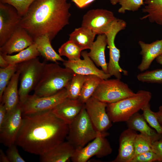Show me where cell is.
I'll use <instances>...</instances> for the list:
<instances>
[{
  "instance_id": "cell-5",
  "label": "cell",
  "mask_w": 162,
  "mask_h": 162,
  "mask_svg": "<svg viewBox=\"0 0 162 162\" xmlns=\"http://www.w3.org/2000/svg\"><path fill=\"white\" fill-rule=\"evenodd\" d=\"M68 127L66 139L76 149L84 147L98 134L84 106L79 114L68 124Z\"/></svg>"
},
{
  "instance_id": "cell-23",
  "label": "cell",
  "mask_w": 162,
  "mask_h": 162,
  "mask_svg": "<svg viewBox=\"0 0 162 162\" xmlns=\"http://www.w3.org/2000/svg\"><path fill=\"white\" fill-rule=\"evenodd\" d=\"M128 128L138 131L148 138L152 142L159 140L162 137L160 134L147 124L142 114L139 112L133 115L126 122Z\"/></svg>"
},
{
  "instance_id": "cell-45",
  "label": "cell",
  "mask_w": 162,
  "mask_h": 162,
  "mask_svg": "<svg viewBox=\"0 0 162 162\" xmlns=\"http://www.w3.org/2000/svg\"><path fill=\"white\" fill-rule=\"evenodd\" d=\"M157 62L162 65V53L156 58Z\"/></svg>"
},
{
  "instance_id": "cell-34",
  "label": "cell",
  "mask_w": 162,
  "mask_h": 162,
  "mask_svg": "<svg viewBox=\"0 0 162 162\" xmlns=\"http://www.w3.org/2000/svg\"><path fill=\"white\" fill-rule=\"evenodd\" d=\"M152 143L151 140L146 136L141 133L137 134L135 141L134 156L148 151H152Z\"/></svg>"
},
{
  "instance_id": "cell-13",
  "label": "cell",
  "mask_w": 162,
  "mask_h": 162,
  "mask_svg": "<svg viewBox=\"0 0 162 162\" xmlns=\"http://www.w3.org/2000/svg\"><path fill=\"white\" fill-rule=\"evenodd\" d=\"M107 104L91 97L85 103L84 107L98 132L105 133L112 126L106 111Z\"/></svg>"
},
{
  "instance_id": "cell-16",
  "label": "cell",
  "mask_w": 162,
  "mask_h": 162,
  "mask_svg": "<svg viewBox=\"0 0 162 162\" xmlns=\"http://www.w3.org/2000/svg\"><path fill=\"white\" fill-rule=\"evenodd\" d=\"M33 43V38L25 29L19 26L5 43L0 47V53L10 55L18 52Z\"/></svg>"
},
{
  "instance_id": "cell-39",
  "label": "cell",
  "mask_w": 162,
  "mask_h": 162,
  "mask_svg": "<svg viewBox=\"0 0 162 162\" xmlns=\"http://www.w3.org/2000/svg\"><path fill=\"white\" fill-rule=\"evenodd\" d=\"M152 149L156 155L159 162H162V137L152 143Z\"/></svg>"
},
{
  "instance_id": "cell-10",
  "label": "cell",
  "mask_w": 162,
  "mask_h": 162,
  "mask_svg": "<svg viewBox=\"0 0 162 162\" xmlns=\"http://www.w3.org/2000/svg\"><path fill=\"white\" fill-rule=\"evenodd\" d=\"M23 110L20 102L11 111L7 113L6 118L0 127V141L9 147L15 144L22 122Z\"/></svg>"
},
{
  "instance_id": "cell-36",
  "label": "cell",
  "mask_w": 162,
  "mask_h": 162,
  "mask_svg": "<svg viewBox=\"0 0 162 162\" xmlns=\"http://www.w3.org/2000/svg\"><path fill=\"white\" fill-rule=\"evenodd\" d=\"M118 3L121 6L118 12L124 14L126 10L137 11L144 4V2L143 0H118Z\"/></svg>"
},
{
  "instance_id": "cell-2",
  "label": "cell",
  "mask_w": 162,
  "mask_h": 162,
  "mask_svg": "<svg viewBox=\"0 0 162 162\" xmlns=\"http://www.w3.org/2000/svg\"><path fill=\"white\" fill-rule=\"evenodd\" d=\"M71 4L68 0H35L19 26L33 38L47 34L50 41L69 23Z\"/></svg>"
},
{
  "instance_id": "cell-9",
  "label": "cell",
  "mask_w": 162,
  "mask_h": 162,
  "mask_svg": "<svg viewBox=\"0 0 162 162\" xmlns=\"http://www.w3.org/2000/svg\"><path fill=\"white\" fill-rule=\"evenodd\" d=\"M108 135L107 132H98V135L94 139L82 148L75 150L70 160L73 162H86L94 156L102 158L110 154L112 149L106 138Z\"/></svg>"
},
{
  "instance_id": "cell-21",
  "label": "cell",
  "mask_w": 162,
  "mask_h": 162,
  "mask_svg": "<svg viewBox=\"0 0 162 162\" xmlns=\"http://www.w3.org/2000/svg\"><path fill=\"white\" fill-rule=\"evenodd\" d=\"M20 70H17L5 88L0 103L4 104L7 113L13 110L20 102L18 89Z\"/></svg>"
},
{
  "instance_id": "cell-19",
  "label": "cell",
  "mask_w": 162,
  "mask_h": 162,
  "mask_svg": "<svg viewBox=\"0 0 162 162\" xmlns=\"http://www.w3.org/2000/svg\"><path fill=\"white\" fill-rule=\"evenodd\" d=\"M138 44L141 49L140 54L142 58L138 69L142 72L149 68L153 61L162 53V39L150 44L140 40Z\"/></svg>"
},
{
  "instance_id": "cell-14",
  "label": "cell",
  "mask_w": 162,
  "mask_h": 162,
  "mask_svg": "<svg viewBox=\"0 0 162 162\" xmlns=\"http://www.w3.org/2000/svg\"><path fill=\"white\" fill-rule=\"evenodd\" d=\"M22 17L14 7L0 2V47L18 27Z\"/></svg>"
},
{
  "instance_id": "cell-1",
  "label": "cell",
  "mask_w": 162,
  "mask_h": 162,
  "mask_svg": "<svg viewBox=\"0 0 162 162\" xmlns=\"http://www.w3.org/2000/svg\"><path fill=\"white\" fill-rule=\"evenodd\" d=\"M68 124L51 110L23 114L15 144L25 152L40 156L64 141Z\"/></svg>"
},
{
  "instance_id": "cell-33",
  "label": "cell",
  "mask_w": 162,
  "mask_h": 162,
  "mask_svg": "<svg viewBox=\"0 0 162 162\" xmlns=\"http://www.w3.org/2000/svg\"><path fill=\"white\" fill-rule=\"evenodd\" d=\"M145 120L149 125L158 133L162 135V127L160 125L155 112L152 111L148 104L141 110Z\"/></svg>"
},
{
  "instance_id": "cell-31",
  "label": "cell",
  "mask_w": 162,
  "mask_h": 162,
  "mask_svg": "<svg viewBox=\"0 0 162 162\" xmlns=\"http://www.w3.org/2000/svg\"><path fill=\"white\" fill-rule=\"evenodd\" d=\"M17 69V64H10L6 68H0V102L4 90Z\"/></svg>"
},
{
  "instance_id": "cell-38",
  "label": "cell",
  "mask_w": 162,
  "mask_h": 162,
  "mask_svg": "<svg viewBox=\"0 0 162 162\" xmlns=\"http://www.w3.org/2000/svg\"><path fill=\"white\" fill-rule=\"evenodd\" d=\"M15 144L8 147L6 154L10 162H25L26 161L21 156Z\"/></svg>"
},
{
  "instance_id": "cell-3",
  "label": "cell",
  "mask_w": 162,
  "mask_h": 162,
  "mask_svg": "<svg viewBox=\"0 0 162 162\" xmlns=\"http://www.w3.org/2000/svg\"><path fill=\"white\" fill-rule=\"evenodd\" d=\"M74 74L70 69L61 67L58 63H46L34 94L42 97L56 94L66 87Z\"/></svg>"
},
{
  "instance_id": "cell-24",
  "label": "cell",
  "mask_w": 162,
  "mask_h": 162,
  "mask_svg": "<svg viewBox=\"0 0 162 162\" xmlns=\"http://www.w3.org/2000/svg\"><path fill=\"white\" fill-rule=\"evenodd\" d=\"M33 39L34 43L40 55L46 60L56 63H58V61L63 62L65 61L53 48L48 35L38 36Z\"/></svg>"
},
{
  "instance_id": "cell-11",
  "label": "cell",
  "mask_w": 162,
  "mask_h": 162,
  "mask_svg": "<svg viewBox=\"0 0 162 162\" xmlns=\"http://www.w3.org/2000/svg\"><path fill=\"white\" fill-rule=\"evenodd\" d=\"M68 98L65 88L52 95L40 97L34 94L28 96L22 104L23 114H29L51 110Z\"/></svg>"
},
{
  "instance_id": "cell-46",
  "label": "cell",
  "mask_w": 162,
  "mask_h": 162,
  "mask_svg": "<svg viewBox=\"0 0 162 162\" xmlns=\"http://www.w3.org/2000/svg\"><path fill=\"white\" fill-rule=\"evenodd\" d=\"M111 4L115 5L118 3V0H109Z\"/></svg>"
},
{
  "instance_id": "cell-42",
  "label": "cell",
  "mask_w": 162,
  "mask_h": 162,
  "mask_svg": "<svg viewBox=\"0 0 162 162\" xmlns=\"http://www.w3.org/2000/svg\"><path fill=\"white\" fill-rule=\"evenodd\" d=\"M10 64L0 54V68H4L8 67Z\"/></svg>"
},
{
  "instance_id": "cell-12",
  "label": "cell",
  "mask_w": 162,
  "mask_h": 162,
  "mask_svg": "<svg viewBox=\"0 0 162 162\" xmlns=\"http://www.w3.org/2000/svg\"><path fill=\"white\" fill-rule=\"evenodd\" d=\"M116 18L113 13L109 10L92 9L84 15L81 26L90 29L96 35L105 34Z\"/></svg>"
},
{
  "instance_id": "cell-7",
  "label": "cell",
  "mask_w": 162,
  "mask_h": 162,
  "mask_svg": "<svg viewBox=\"0 0 162 162\" xmlns=\"http://www.w3.org/2000/svg\"><path fill=\"white\" fill-rule=\"evenodd\" d=\"M135 93L127 84L116 78L103 80L92 97L108 104L117 102Z\"/></svg>"
},
{
  "instance_id": "cell-27",
  "label": "cell",
  "mask_w": 162,
  "mask_h": 162,
  "mask_svg": "<svg viewBox=\"0 0 162 162\" xmlns=\"http://www.w3.org/2000/svg\"><path fill=\"white\" fill-rule=\"evenodd\" d=\"M0 54L10 64H17L36 58L40 55L34 43L14 55Z\"/></svg>"
},
{
  "instance_id": "cell-25",
  "label": "cell",
  "mask_w": 162,
  "mask_h": 162,
  "mask_svg": "<svg viewBox=\"0 0 162 162\" xmlns=\"http://www.w3.org/2000/svg\"><path fill=\"white\" fill-rule=\"evenodd\" d=\"M96 34L90 29L82 26L75 28L69 35V40L82 51L90 49L94 42Z\"/></svg>"
},
{
  "instance_id": "cell-28",
  "label": "cell",
  "mask_w": 162,
  "mask_h": 162,
  "mask_svg": "<svg viewBox=\"0 0 162 162\" xmlns=\"http://www.w3.org/2000/svg\"><path fill=\"white\" fill-rule=\"evenodd\" d=\"M103 80L95 75H88L82 88L78 100L85 104L91 97Z\"/></svg>"
},
{
  "instance_id": "cell-29",
  "label": "cell",
  "mask_w": 162,
  "mask_h": 162,
  "mask_svg": "<svg viewBox=\"0 0 162 162\" xmlns=\"http://www.w3.org/2000/svg\"><path fill=\"white\" fill-rule=\"evenodd\" d=\"M88 75L74 73L71 80L65 88L68 98L73 99H78L83 86Z\"/></svg>"
},
{
  "instance_id": "cell-44",
  "label": "cell",
  "mask_w": 162,
  "mask_h": 162,
  "mask_svg": "<svg viewBox=\"0 0 162 162\" xmlns=\"http://www.w3.org/2000/svg\"><path fill=\"white\" fill-rule=\"evenodd\" d=\"M155 112L159 122L162 127V106H160L158 111Z\"/></svg>"
},
{
  "instance_id": "cell-30",
  "label": "cell",
  "mask_w": 162,
  "mask_h": 162,
  "mask_svg": "<svg viewBox=\"0 0 162 162\" xmlns=\"http://www.w3.org/2000/svg\"><path fill=\"white\" fill-rule=\"evenodd\" d=\"M82 51L76 45L69 40L63 44L58 50L60 56L66 57L70 61L80 59Z\"/></svg>"
},
{
  "instance_id": "cell-18",
  "label": "cell",
  "mask_w": 162,
  "mask_h": 162,
  "mask_svg": "<svg viewBox=\"0 0 162 162\" xmlns=\"http://www.w3.org/2000/svg\"><path fill=\"white\" fill-rule=\"evenodd\" d=\"M84 105L78 99L67 98L51 111L56 116L69 124L79 114Z\"/></svg>"
},
{
  "instance_id": "cell-22",
  "label": "cell",
  "mask_w": 162,
  "mask_h": 162,
  "mask_svg": "<svg viewBox=\"0 0 162 162\" xmlns=\"http://www.w3.org/2000/svg\"><path fill=\"white\" fill-rule=\"evenodd\" d=\"M107 45L106 35L104 34L98 35L88 54L97 66L100 67L105 73L108 74V63L106 62L105 53Z\"/></svg>"
},
{
  "instance_id": "cell-17",
  "label": "cell",
  "mask_w": 162,
  "mask_h": 162,
  "mask_svg": "<svg viewBox=\"0 0 162 162\" xmlns=\"http://www.w3.org/2000/svg\"><path fill=\"white\" fill-rule=\"evenodd\" d=\"M138 134L128 128L121 134L117 155L112 162H130L135 154V141Z\"/></svg>"
},
{
  "instance_id": "cell-20",
  "label": "cell",
  "mask_w": 162,
  "mask_h": 162,
  "mask_svg": "<svg viewBox=\"0 0 162 162\" xmlns=\"http://www.w3.org/2000/svg\"><path fill=\"white\" fill-rule=\"evenodd\" d=\"M74 147L68 141H64L48 152L40 155L42 162H66L73 156Z\"/></svg>"
},
{
  "instance_id": "cell-15",
  "label": "cell",
  "mask_w": 162,
  "mask_h": 162,
  "mask_svg": "<svg viewBox=\"0 0 162 162\" xmlns=\"http://www.w3.org/2000/svg\"><path fill=\"white\" fill-rule=\"evenodd\" d=\"M83 59L76 61L65 60L63 64L65 68L71 70L74 73L85 75H95L103 80H106L111 76L98 68L90 58L86 51L81 52Z\"/></svg>"
},
{
  "instance_id": "cell-4",
  "label": "cell",
  "mask_w": 162,
  "mask_h": 162,
  "mask_svg": "<svg viewBox=\"0 0 162 162\" xmlns=\"http://www.w3.org/2000/svg\"><path fill=\"white\" fill-rule=\"evenodd\" d=\"M152 97L150 92L139 90L133 96L116 102L108 104L107 112L112 122H126L149 104Z\"/></svg>"
},
{
  "instance_id": "cell-6",
  "label": "cell",
  "mask_w": 162,
  "mask_h": 162,
  "mask_svg": "<svg viewBox=\"0 0 162 162\" xmlns=\"http://www.w3.org/2000/svg\"><path fill=\"white\" fill-rule=\"evenodd\" d=\"M46 63L40 62L37 57L17 64L20 71L19 94L22 104L26 100L29 93L35 88Z\"/></svg>"
},
{
  "instance_id": "cell-43",
  "label": "cell",
  "mask_w": 162,
  "mask_h": 162,
  "mask_svg": "<svg viewBox=\"0 0 162 162\" xmlns=\"http://www.w3.org/2000/svg\"><path fill=\"white\" fill-rule=\"evenodd\" d=\"M0 162H10L6 154H5L2 149H0Z\"/></svg>"
},
{
  "instance_id": "cell-41",
  "label": "cell",
  "mask_w": 162,
  "mask_h": 162,
  "mask_svg": "<svg viewBox=\"0 0 162 162\" xmlns=\"http://www.w3.org/2000/svg\"><path fill=\"white\" fill-rule=\"evenodd\" d=\"M79 8L85 7L96 0H71Z\"/></svg>"
},
{
  "instance_id": "cell-8",
  "label": "cell",
  "mask_w": 162,
  "mask_h": 162,
  "mask_svg": "<svg viewBox=\"0 0 162 162\" xmlns=\"http://www.w3.org/2000/svg\"><path fill=\"white\" fill-rule=\"evenodd\" d=\"M126 22L124 20L116 18L112 22L110 28L105 34L106 37L107 45L109 50V60L107 64L108 73L111 76L121 79L122 74L127 75L128 71L122 68L119 65L120 57L119 49L116 46L115 39L117 34L125 29Z\"/></svg>"
},
{
  "instance_id": "cell-35",
  "label": "cell",
  "mask_w": 162,
  "mask_h": 162,
  "mask_svg": "<svg viewBox=\"0 0 162 162\" xmlns=\"http://www.w3.org/2000/svg\"><path fill=\"white\" fill-rule=\"evenodd\" d=\"M35 0H0V2L10 4L16 10L21 17L27 13L29 8Z\"/></svg>"
},
{
  "instance_id": "cell-26",
  "label": "cell",
  "mask_w": 162,
  "mask_h": 162,
  "mask_svg": "<svg viewBox=\"0 0 162 162\" xmlns=\"http://www.w3.org/2000/svg\"><path fill=\"white\" fill-rule=\"evenodd\" d=\"M144 4L142 12L146 14L140 20L147 19L162 27V0H146Z\"/></svg>"
},
{
  "instance_id": "cell-40",
  "label": "cell",
  "mask_w": 162,
  "mask_h": 162,
  "mask_svg": "<svg viewBox=\"0 0 162 162\" xmlns=\"http://www.w3.org/2000/svg\"><path fill=\"white\" fill-rule=\"evenodd\" d=\"M7 115V110L5 105L2 103L0 104V127L4 122Z\"/></svg>"
},
{
  "instance_id": "cell-37",
  "label": "cell",
  "mask_w": 162,
  "mask_h": 162,
  "mask_svg": "<svg viewBox=\"0 0 162 162\" xmlns=\"http://www.w3.org/2000/svg\"><path fill=\"white\" fill-rule=\"evenodd\" d=\"M158 161L156 154L152 151H148L134 156L130 162H152Z\"/></svg>"
},
{
  "instance_id": "cell-32",
  "label": "cell",
  "mask_w": 162,
  "mask_h": 162,
  "mask_svg": "<svg viewBox=\"0 0 162 162\" xmlns=\"http://www.w3.org/2000/svg\"><path fill=\"white\" fill-rule=\"evenodd\" d=\"M136 77L141 82L162 84V68L146 71L138 74Z\"/></svg>"
}]
</instances>
